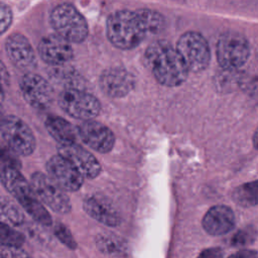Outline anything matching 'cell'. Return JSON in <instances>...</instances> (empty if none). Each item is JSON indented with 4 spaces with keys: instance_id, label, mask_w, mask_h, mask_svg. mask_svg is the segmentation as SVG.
<instances>
[{
    "instance_id": "obj_14",
    "label": "cell",
    "mask_w": 258,
    "mask_h": 258,
    "mask_svg": "<svg viewBox=\"0 0 258 258\" xmlns=\"http://www.w3.org/2000/svg\"><path fill=\"white\" fill-rule=\"evenodd\" d=\"M6 53L18 69L30 72L35 68L36 56L28 39L21 33L10 34L5 41Z\"/></svg>"
},
{
    "instance_id": "obj_32",
    "label": "cell",
    "mask_w": 258,
    "mask_h": 258,
    "mask_svg": "<svg viewBox=\"0 0 258 258\" xmlns=\"http://www.w3.org/2000/svg\"><path fill=\"white\" fill-rule=\"evenodd\" d=\"M253 145L256 149H258V128H257V130L255 131V133L253 135Z\"/></svg>"
},
{
    "instance_id": "obj_19",
    "label": "cell",
    "mask_w": 258,
    "mask_h": 258,
    "mask_svg": "<svg viewBox=\"0 0 258 258\" xmlns=\"http://www.w3.org/2000/svg\"><path fill=\"white\" fill-rule=\"evenodd\" d=\"M45 127L49 135L58 145L77 143L78 130L67 120L58 116H50L45 120Z\"/></svg>"
},
{
    "instance_id": "obj_4",
    "label": "cell",
    "mask_w": 258,
    "mask_h": 258,
    "mask_svg": "<svg viewBox=\"0 0 258 258\" xmlns=\"http://www.w3.org/2000/svg\"><path fill=\"white\" fill-rule=\"evenodd\" d=\"M1 137L7 148L17 155H29L35 149V138L28 125L20 118L9 115L1 121Z\"/></svg>"
},
{
    "instance_id": "obj_23",
    "label": "cell",
    "mask_w": 258,
    "mask_h": 258,
    "mask_svg": "<svg viewBox=\"0 0 258 258\" xmlns=\"http://www.w3.org/2000/svg\"><path fill=\"white\" fill-rule=\"evenodd\" d=\"M137 13L140 16L147 33L156 34L163 29L165 25L164 17L157 11L144 8L137 10Z\"/></svg>"
},
{
    "instance_id": "obj_31",
    "label": "cell",
    "mask_w": 258,
    "mask_h": 258,
    "mask_svg": "<svg viewBox=\"0 0 258 258\" xmlns=\"http://www.w3.org/2000/svg\"><path fill=\"white\" fill-rule=\"evenodd\" d=\"M228 258H258V253L255 250L243 249L233 253Z\"/></svg>"
},
{
    "instance_id": "obj_17",
    "label": "cell",
    "mask_w": 258,
    "mask_h": 258,
    "mask_svg": "<svg viewBox=\"0 0 258 258\" xmlns=\"http://www.w3.org/2000/svg\"><path fill=\"white\" fill-rule=\"evenodd\" d=\"M84 210L93 219L110 227H116L120 224L121 218L118 211L106 198L93 195L85 199Z\"/></svg>"
},
{
    "instance_id": "obj_3",
    "label": "cell",
    "mask_w": 258,
    "mask_h": 258,
    "mask_svg": "<svg viewBox=\"0 0 258 258\" xmlns=\"http://www.w3.org/2000/svg\"><path fill=\"white\" fill-rule=\"evenodd\" d=\"M49 18L56 34L71 43L83 42L89 34V27L85 17L70 3L56 5L51 10Z\"/></svg>"
},
{
    "instance_id": "obj_28",
    "label": "cell",
    "mask_w": 258,
    "mask_h": 258,
    "mask_svg": "<svg viewBox=\"0 0 258 258\" xmlns=\"http://www.w3.org/2000/svg\"><path fill=\"white\" fill-rule=\"evenodd\" d=\"M0 258H31L27 252L20 247L1 246Z\"/></svg>"
},
{
    "instance_id": "obj_21",
    "label": "cell",
    "mask_w": 258,
    "mask_h": 258,
    "mask_svg": "<svg viewBox=\"0 0 258 258\" xmlns=\"http://www.w3.org/2000/svg\"><path fill=\"white\" fill-rule=\"evenodd\" d=\"M18 202L35 221H37L38 223L44 226L51 225V218L48 212L42 206V204L37 200V197L35 195L24 198Z\"/></svg>"
},
{
    "instance_id": "obj_2",
    "label": "cell",
    "mask_w": 258,
    "mask_h": 258,
    "mask_svg": "<svg viewBox=\"0 0 258 258\" xmlns=\"http://www.w3.org/2000/svg\"><path fill=\"white\" fill-rule=\"evenodd\" d=\"M110 42L121 49L136 47L147 35L137 11L119 10L109 15L106 24Z\"/></svg>"
},
{
    "instance_id": "obj_15",
    "label": "cell",
    "mask_w": 258,
    "mask_h": 258,
    "mask_svg": "<svg viewBox=\"0 0 258 258\" xmlns=\"http://www.w3.org/2000/svg\"><path fill=\"white\" fill-rule=\"evenodd\" d=\"M135 86L134 76L123 68H110L100 77V87L109 97L121 98L126 96Z\"/></svg>"
},
{
    "instance_id": "obj_27",
    "label": "cell",
    "mask_w": 258,
    "mask_h": 258,
    "mask_svg": "<svg viewBox=\"0 0 258 258\" xmlns=\"http://www.w3.org/2000/svg\"><path fill=\"white\" fill-rule=\"evenodd\" d=\"M54 234L69 248H72V249L76 248L77 244H76L71 232L69 231V229L66 226H63L62 224H57L54 227Z\"/></svg>"
},
{
    "instance_id": "obj_7",
    "label": "cell",
    "mask_w": 258,
    "mask_h": 258,
    "mask_svg": "<svg viewBox=\"0 0 258 258\" xmlns=\"http://www.w3.org/2000/svg\"><path fill=\"white\" fill-rule=\"evenodd\" d=\"M58 104L68 115L83 121L92 120L101 111V104L96 97L76 88L63 89L58 95Z\"/></svg>"
},
{
    "instance_id": "obj_10",
    "label": "cell",
    "mask_w": 258,
    "mask_h": 258,
    "mask_svg": "<svg viewBox=\"0 0 258 258\" xmlns=\"http://www.w3.org/2000/svg\"><path fill=\"white\" fill-rule=\"evenodd\" d=\"M45 168L47 175L64 190L76 191L84 182L85 177L80 171L58 153L47 160Z\"/></svg>"
},
{
    "instance_id": "obj_30",
    "label": "cell",
    "mask_w": 258,
    "mask_h": 258,
    "mask_svg": "<svg viewBox=\"0 0 258 258\" xmlns=\"http://www.w3.org/2000/svg\"><path fill=\"white\" fill-rule=\"evenodd\" d=\"M223 257H224V252L221 248H218V247L205 249L198 256V258H223Z\"/></svg>"
},
{
    "instance_id": "obj_20",
    "label": "cell",
    "mask_w": 258,
    "mask_h": 258,
    "mask_svg": "<svg viewBox=\"0 0 258 258\" xmlns=\"http://www.w3.org/2000/svg\"><path fill=\"white\" fill-rule=\"evenodd\" d=\"M236 204L249 208L258 205V179L243 183L236 187L232 194Z\"/></svg>"
},
{
    "instance_id": "obj_8",
    "label": "cell",
    "mask_w": 258,
    "mask_h": 258,
    "mask_svg": "<svg viewBox=\"0 0 258 258\" xmlns=\"http://www.w3.org/2000/svg\"><path fill=\"white\" fill-rule=\"evenodd\" d=\"M30 184L35 196L52 211L59 214H67L71 211L72 205L66 190L48 175L42 172H34L31 175Z\"/></svg>"
},
{
    "instance_id": "obj_25",
    "label": "cell",
    "mask_w": 258,
    "mask_h": 258,
    "mask_svg": "<svg viewBox=\"0 0 258 258\" xmlns=\"http://www.w3.org/2000/svg\"><path fill=\"white\" fill-rule=\"evenodd\" d=\"M1 213L2 217L6 218L13 225H20L23 222V216L18 208L9 200L4 198L1 202Z\"/></svg>"
},
{
    "instance_id": "obj_11",
    "label": "cell",
    "mask_w": 258,
    "mask_h": 258,
    "mask_svg": "<svg viewBox=\"0 0 258 258\" xmlns=\"http://www.w3.org/2000/svg\"><path fill=\"white\" fill-rule=\"evenodd\" d=\"M77 130L83 142L100 153H107L114 147L115 137L113 132L100 122L94 120L83 121L78 125Z\"/></svg>"
},
{
    "instance_id": "obj_12",
    "label": "cell",
    "mask_w": 258,
    "mask_h": 258,
    "mask_svg": "<svg viewBox=\"0 0 258 258\" xmlns=\"http://www.w3.org/2000/svg\"><path fill=\"white\" fill-rule=\"evenodd\" d=\"M57 151L58 154L67 158L84 177L95 178L100 174L101 165L97 158L78 143L58 145Z\"/></svg>"
},
{
    "instance_id": "obj_6",
    "label": "cell",
    "mask_w": 258,
    "mask_h": 258,
    "mask_svg": "<svg viewBox=\"0 0 258 258\" xmlns=\"http://www.w3.org/2000/svg\"><path fill=\"white\" fill-rule=\"evenodd\" d=\"M250 47L247 39L240 33L228 31L222 34L217 43V60L226 71L241 68L248 59Z\"/></svg>"
},
{
    "instance_id": "obj_26",
    "label": "cell",
    "mask_w": 258,
    "mask_h": 258,
    "mask_svg": "<svg viewBox=\"0 0 258 258\" xmlns=\"http://www.w3.org/2000/svg\"><path fill=\"white\" fill-rule=\"evenodd\" d=\"M254 231L249 229H243L238 231L232 238L231 243L234 246H246L254 241Z\"/></svg>"
},
{
    "instance_id": "obj_1",
    "label": "cell",
    "mask_w": 258,
    "mask_h": 258,
    "mask_svg": "<svg viewBox=\"0 0 258 258\" xmlns=\"http://www.w3.org/2000/svg\"><path fill=\"white\" fill-rule=\"evenodd\" d=\"M144 59L156 81L165 87L181 85L189 73L176 48L166 40L149 44Z\"/></svg>"
},
{
    "instance_id": "obj_18",
    "label": "cell",
    "mask_w": 258,
    "mask_h": 258,
    "mask_svg": "<svg viewBox=\"0 0 258 258\" xmlns=\"http://www.w3.org/2000/svg\"><path fill=\"white\" fill-rule=\"evenodd\" d=\"M1 182L8 192L11 194L17 201L35 195L31 184L24 178L16 167L2 165Z\"/></svg>"
},
{
    "instance_id": "obj_22",
    "label": "cell",
    "mask_w": 258,
    "mask_h": 258,
    "mask_svg": "<svg viewBox=\"0 0 258 258\" xmlns=\"http://www.w3.org/2000/svg\"><path fill=\"white\" fill-rule=\"evenodd\" d=\"M96 244L105 254L121 255L126 250L125 242L118 236L111 233H104L97 237Z\"/></svg>"
},
{
    "instance_id": "obj_16",
    "label": "cell",
    "mask_w": 258,
    "mask_h": 258,
    "mask_svg": "<svg viewBox=\"0 0 258 258\" xmlns=\"http://www.w3.org/2000/svg\"><path fill=\"white\" fill-rule=\"evenodd\" d=\"M235 226L233 211L224 205L212 207L203 218V227L207 233L220 236L229 233Z\"/></svg>"
},
{
    "instance_id": "obj_29",
    "label": "cell",
    "mask_w": 258,
    "mask_h": 258,
    "mask_svg": "<svg viewBox=\"0 0 258 258\" xmlns=\"http://www.w3.org/2000/svg\"><path fill=\"white\" fill-rule=\"evenodd\" d=\"M0 15H1L0 31L1 33H4L6 29L9 28L12 22V11L10 7L4 2H0Z\"/></svg>"
},
{
    "instance_id": "obj_5",
    "label": "cell",
    "mask_w": 258,
    "mask_h": 258,
    "mask_svg": "<svg viewBox=\"0 0 258 258\" xmlns=\"http://www.w3.org/2000/svg\"><path fill=\"white\" fill-rule=\"evenodd\" d=\"M175 48L188 72H202L210 62L211 51L208 41L202 34L196 31H187L181 34Z\"/></svg>"
},
{
    "instance_id": "obj_24",
    "label": "cell",
    "mask_w": 258,
    "mask_h": 258,
    "mask_svg": "<svg viewBox=\"0 0 258 258\" xmlns=\"http://www.w3.org/2000/svg\"><path fill=\"white\" fill-rule=\"evenodd\" d=\"M0 241L1 246L20 247L24 241V238L19 232L2 222L0 227Z\"/></svg>"
},
{
    "instance_id": "obj_13",
    "label": "cell",
    "mask_w": 258,
    "mask_h": 258,
    "mask_svg": "<svg viewBox=\"0 0 258 258\" xmlns=\"http://www.w3.org/2000/svg\"><path fill=\"white\" fill-rule=\"evenodd\" d=\"M38 53L44 62L52 66L64 64L74 56L71 42L56 33L49 34L39 41Z\"/></svg>"
},
{
    "instance_id": "obj_9",
    "label": "cell",
    "mask_w": 258,
    "mask_h": 258,
    "mask_svg": "<svg viewBox=\"0 0 258 258\" xmlns=\"http://www.w3.org/2000/svg\"><path fill=\"white\" fill-rule=\"evenodd\" d=\"M20 91L24 100L38 110L47 109L53 100V91L50 85L42 77L27 73L21 77Z\"/></svg>"
}]
</instances>
